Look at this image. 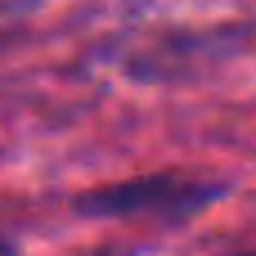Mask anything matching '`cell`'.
<instances>
[{"instance_id":"1","label":"cell","mask_w":256,"mask_h":256,"mask_svg":"<svg viewBox=\"0 0 256 256\" xmlns=\"http://www.w3.org/2000/svg\"><path fill=\"white\" fill-rule=\"evenodd\" d=\"M252 256H256V252H252Z\"/></svg>"}]
</instances>
